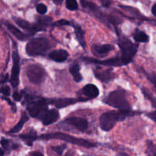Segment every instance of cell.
<instances>
[{"label": "cell", "mask_w": 156, "mask_h": 156, "mask_svg": "<svg viewBox=\"0 0 156 156\" xmlns=\"http://www.w3.org/2000/svg\"><path fill=\"white\" fill-rule=\"evenodd\" d=\"M65 122L73 125L81 132H85L88 125V121L85 119L80 117H70L65 119Z\"/></svg>", "instance_id": "cell-11"}, {"label": "cell", "mask_w": 156, "mask_h": 156, "mask_svg": "<svg viewBox=\"0 0 156 156\" xmlns=\"http://www.w3.org/2000/svg\"><path fill=\"white\" fill-rule=\"evenodd\" d=\"M82 91H83L84 95H85L89 99H94L99 95L98 88L95 85L91 84H88L85 86L82 89Z\"/></svg>", "instance_id": "cell-16"}, {"label": "cell", "mask_w": 156, "mask_h": 156, "mask_svg": "<svg viewBox=\"0 0 156 156\" xmlns=\"http://www.w3.org/2000/svg\"><path fill=\"white\" fill-rule=\"evenodd\" d=\"M83 61H88L90 63H94V64H100V65H105V66H114V67H120V66L126 65L124 61H123L121 58H111V59L104 60V61H101V60L94 59L91 58H82Z\"/></svg>", "instance_id": "cell-10"}, {"label": "cell", "mask_w": 156, "mask_h": 156, "mask_svg": "<svg viewBox=\"0 0 156 156\" xmlns=\"http://www.w3.org/2000/svg\"><path fill=\"white\" fill-rule=\"evenodd\" d=\"M29 156H44L41 151H33L29 153Z\"/></svg>", "instance_id": "cell-32"}, {"label": "cell", "mask_w": 156, "mask_h": 156, "mask_svg": "<svg viewBox=\"0 0 156 156\" xmlns=\"http://www.w3.org/2000/svg\"><path fill=\"white\" fill-rule=\"evenodd\" d=\"M54 26H63V25H70V22L69 21H66V20H59L56 22H55L54 24H53Z\"/></svg>", "instance_id": "cell-29"}, {"label": "cell", "mask_w": 156, "mask_h": 156, "mask_svg": "<svg viewBox=\"0 0 156 156\" xmlns=\"http://www.w3.org/2000/svg\"><path fill=\"white\" fill-rule=\"evenodd\" d=\"M66 148V145L65 144H63V145H57V146L52 147L51 150L57 156H62Z\"/></svg>", "instance_id": "cell-26"}, {"label": "cell", "mask_w": 156, "mask_h": 156, "mask_svg": "<svg viewBox=\"0 0 156 156\" xmlns=\"http://www.w3.org/2000/svg\"><path fill=\"white\" fill-rule=\"evenodd\" d=\"M12 60H13V66L11 73L10 82L13 87H17L19 83V73H20V64H19V55L16 50L12 54Z\"/></svg>", "instance_id": "cell-8"}, {"label": "cell", "mask_w": 156, "mask_h": 156, "mask_svg": "<svg viewBox=\"0 0 156 156\" xmlns=\"http://www.w3.org/2000/svg\"><path fill=\"white\" fill-rule=\"evenodd\" d=\"M75 33H76V38H77L78 41H79V44L82 45V47L84 49H85V38H84V35H85V32L82 30V28L79 25L75 26Z\"/></svg>", "instance_id": "cell-23"}, {"label": "cell", "mask_w": 156, "mask_h": 156, "mask_svg": "<svg viewBox=\"0 0 156 156\" xmlns=\"http://www.w3.org/2000/svg\"><path fill=\"white\" fill-rule=\"evenodd\" d=\"M69 53L65 50H53L49 54V58L56 62H63L68 58Z\"/></svg>", "instance_id": "cell-14"}, {"label": "cell", "mask_w": 156, "mask_h": 156, "mask_svg": "<svg viewBox=\"0 0 156 156\" xmlns=\"http://www.w3.org/2000/svg\"><path fill=\"white\" fill-rule=\"evenodd\" d=\"M118 44L121 50L120 58L124 61L125 64H128L133 61V58L138 50V44H133L132 41L123 35H119Z\"/></svg>", "instance_id": "cell-3"}, {"label": "cell", "mask_w": 156, "mask_h": 156, "mask_svg": "<svg viewBox=\"0 0 156 156\" xmlns=\"http://www.w3.org/2000/svg\"><path fill=\"white\" fill-rule=\"evenodd\" d=\"M38 139H43V140H50V139H58L62 140L64 142H69V143L73 144V145H78V146L84 147V148H91L97 146V143L95 142H90L86 139H81V138L75 137V136H70L68 134H64L62 132H55L50 133V134L41 135L38 137Z\"/></svg>", "instance_id": "cell-2"}, {"label": "cell", "mask_w": 156, "mask_h": 156, "mask_svg": "<svg viewBox=\"0 0 156 156\" xmlns=\"http://www.w3.org/2000/svg\"><path fill=\"white\" fill-rule=\"evenodd\" d=\"M114 46L111 44H94L91 47V50L95 56H103L114 50Z\"/></svg>", "instance_id": "cell-13"}, {"label": "cell", "mask_w": 156, "mask_h": 156, "mask_svg": "<svg viewBox=\"0 0 156 156\" xmlns=\"http://www.w3.org/2000/svg\"><path fill=\"white\" fill-rule=\"evenodd\" d=\"M95 76L102 82H108L113 78V75L110 70H104V71H94Z\"/></svg>", "instance_id": "cell-21"}, {"label": "cell", "mask_w": 156, "mask_h": 156, "mask_svg": "<svg viewBox=\"0 0 156 156\" xmlns=\"http://www.w3.org/2000/svg\"><path fill=\"white\" fill-rule=\"evenodd\" d=\"M52 1H53L54 3H56V4L59 5V4H61L63 0H52Z\"/></svg>", "instance_id": "cell-37"}, {"label": "cell", "mask_w": 156, "mask_h": 156, "mask_svg": "<svg viewBox=\"0 0 156 156\" xmlns=\"http://www.w3.org/2000/svg\"><path fill=\"white\" fill-rule=\"evenodd\" d=\"M12 97H13V99H15V101H20L21 99L22 96H21V94L20 93L15 91V92H14L13 94H12Z\"/></svg>", "instance_id": "cell-31"}, {"label": "cell", "mask_w": 156, "mask_h": 156, "mask_svg": "<svg viewBox=\"0 0 156 156\" xmlns=\"http://www.w3.org/2000/svg\"><path fill=\"white\" fill-rule=\"evenodd\" d=\"M74 152H73V151H69L68 153H66V156H73Z\"/></svg>", "instance_id": "cell-38"}, {"label": "cell", "mask_w": 156, "mask_h": 156, "mask_svg": "<svg viewBox=\"0 0 156 156\" xmlns=\"http://www.w3.org/2000/svg\"><path fill=\"white\" fill-rule=\"evenodd\" d=\"M148 156H156V143L148 142L147 143Z\"/></svg>", "instance_id": "cell-25"}, {"label": "cell", "mask_w": 156, "mask_h": 156, "mask_svg": "<svg viewBox=\"0 0 156 156\" xmlns=\"http://www.w3.org/2000/svg\"><path fill=\"white\" fill-rule=\"evenodd\" d=\"M102 6H105V7H109L110 5H111V1L110 0H101V1Z\"/></svg>", "instance_id": "cell-33"}, {"label": "cell", "mask_w": 156, "mask_h": 156, "mask_svg": "<svg viewBox=\"0 0 156 156\" xmlns=\"http://www.w3.org/2000/svg\"><path fill=\"white\" fill-rule=\"evenodd\" d=\"M27 120H28V116H27V115L26 114V113H23L22 115H21V119H20L19 122H18V123H17L16 125H15V126H14L13 128H12V129L9 132V133L15 134V133L19 132L22 129L23 125H24V123H25Z\"/></svg>", "instance_id": "cell-20"}, {"label": "cell", "mask_w": 156, "mask_h": 156, "mask_svg": "<svg viewBox=\"0 0 156 156\" xmlns=\"http://www.w3.org/2000/svg\"><path fill=\"white\" fill-rule=\"evenodd\" d=\"M147 116H149V118H151V119H153V120L155 121V122H156V111L149 113V114H148Z\"/></svg>", "instance_id": "cell-34"}, {"label": "cell", "mask_w": 156, "mask_h": 156, "mask_svg": "<svg viewBox=\"0 0 156 156\" xmlns=\"http://www.w3.org/2000/svg\"><path fill=\"white\" fill-rule=\"evenodd\" d=\"M79 70H80V67L78 64H73V65L70 66L69 72L76 82H80L82 79V76Z\"/></svg>", "instance_id": "cell-22"}, {"label": "cell", "mask_w": 156, "mask_h": 156, "mask_svg": "<svg viewBox=\"0 0 156 156\" xmlns=\"http://www.w3.org/2000/svg\"><path fill=\"white\" fill-rule=\"evenodd\" d=\"M152 14H153V15H155V16L156 17V4L154 5L153 7H152Z\"/></svg>", "instance_id": "cell-35"}, {"label": "cell", "mask_w": 156, "mask_h": 156, "mask_svg": "<svg viewBox=\"0 0 156 156\" xmlns=\"http://www.w3.org/2000/svg\"><path fill=\"white\" fill-rule=\"evenodd\" d=\"M66 8L71 11H74L78 9V3L76 0H66Z\"/></svg>", "instance_id": "cell-27"}, {"label": "cell", "mask_w": 156, "mask_h": 156, "mask_svg": "<svg viewBox=\"0 0 156 156\" xmlns=\"http://www.w3.org/2000/svg\"><path fill=\"white\" fill-rule=\"evenodd\" d=\"M14 20L16 22V24L19 26L21 28L24 29V30L30 32V34H34L36 32H39V31L44 30L45 26L43 25L39 21L36 23V24H30L28 21H25L24 19H21L20 18H14Z\"/></svg>", "instance_id": "cell-9"}, {"label": "cell", "mask_w": 156, "mask_h": 156, "mask_svg": "<svg viewBox=\"0 0 156 156\" xmlns=\"http://www.w3.org/2000/svg\"><path fill=\"white\" fill-rule=\"evenodd\" d=\"M48 100L44 99H37L36 101H30V106L27 107V110L30 116L34 118L42 119L44 115L47 111Z\"/></svg>", "instance_id": "cell-7"}, {"label": "cell", "mask_w": 156, "mask_h": 156, "mask_svg": "<svg viewBox=\"0 0 156 156\" xmlns=\"http://www.w3.org/2000/svg\"><path fill=\"white\" fill-rule=\"evenodd\" d=\"M133 38L137 42L142 43H146L149 40V37L145 32L138 30V29H136L135 33L133 34Z\"/></svg>", "instance_id": "cell-24"}, {"label": "cell", "mask_w": 156, "mask_h": 156, "mask_svg": "<svg viewBox=\"0 0 156 156\" xmlns=\"http://www.w3.org/2000/svg\"><path fill=\"white\" fill-rule=\"evenodd\" d=\"M59 112L56 110H55V109H53V110H47L45 114L44 115V116L42 117L41 120H42V122L44 125H48L53 123V122H56L59 119Z\"/></svg>", "instance_id": "cell-12"}, {"label": "cell", "mask_w": 156, "mask_h": 156, "mask_svg": "<svg viewBox=\"0 0 156 156\" xmlns=\"http://www.w3.org/2000/svg\"><path fill=\"white\" fill-rule=\"evenodd\" d=\"M1 92L4 96H8L10 95V88L8 86H3L1 88Z\"/></svg>", "instance_id": "cell-30"}, {"label": "cell", "mask_w": 156, "mask_h": 156, "mask_svg": "<svg viewBox=\"0 0 156 156\" xmlns=\"http://www.w3.org/2000/svg\"><path fill=\"white\" fill-rule=\"evenodd\" d=\"M8 77H9V76H8V74H6L5 76H4V77H3V79L2 80V84H3V83L4 82H5V81H7V80H8Z\"/></svg>", "instance_id": "cell-36"}, {"label": "cell", "mask_w": 156, "mask_h": 156, "mask_svg": "<svg viewBox=\"0 0 156 156\" xmlns=\"http://www.w3.org/2000/svg\"><path fill=\"white\" fill-rule=\"evenodd\" d=\"M79 100L76 99H72V98H63V99H55V100H53L50 103L56 106V108H63V107L67 106L76 103Z\"/></svg>", "instance_id": "cell-18"}, {"label": "cell", "mask_w": 156, "mask_h": 156, "mask_svg": "<svg viewBox=\"0 0 156 156\" xmlns=\"http://www.w3.org/2000/svg\"><path fill=\"white\" fill-rule=\"evenodd\" d=\"M50 49V42L45 38H37L30 40L26 45V52L29 56L44 55Z\"/></svg>", "instance_id": "cell-5"}, {"label": "cell", "mask_w": 156, "mask_h": 156, "mask_svg": "<svg viewBox=\"0 0 156 156\" xmlns=\"http://www.w3.org/2000/svg\"><path fill=\"white\" fill-rule=\"evenodd\" d=\"M104 102L119 110H130V106L126 100V92L124 90H114L111 92L106 99H104Z\"/></svg>", "instance_id": "cell-4"}, {"label": "cell", "mask_w": 156, "mask_h": 156, "mask_svg": "<svg viewBox=\"0 0 156 156\" xmlns=\"http://www.w3.org/2000/svg\"><path fill=\"white\" fill-rule=\"evenodd\" d=\"M120 156H129V155L128 154H126V153H125V152H121L120 154Z\"/></svg>", "instance_id": "cell-39"}, {"label": "cell", "mask_w": 156, "mask_h": 156, "mask_svg": "<svg viewBox=\"0 0 156 156\" xmlns=\"http://www.w3.org/2000/svg\"><path fill=\"white\" fill-rule=\"evenodd\" d=\"M37 12L39 14L44 15V14L47 12V8L45 5L39 4L37 6Z\"/></svg>", "instance_id": "cell-28"}, {"label": "cell", "mask_w": 156, "mask_h": 156, "mask_svg": "<svg viewBox=\"0 0 156 156\" xmlns=\"http://www.w3.org/2000/svg\"><path fill=\"white\" fill-rule=\"evenodd\" d=\"M29 81L34 84H39L44 80L46 71L44 67L40 64H30L26 70Z\"/></svg>", "instance_id": "cell-6"}, {"label": "cell", "mask_w": 156, "mask_h": 156, "mask_svg": "<svg viewBox=\"0 0 156 156\" xmlns=\"http://www.w3.org/2000/svg\"><path fill=\"white\" fill-rule=\"evenodd\" d=\"M5 25L6 26L8 30L17 38V39L20 40V41H24V40L27 39L28 38V35H25L24 32H21L20 29H18V28H16L15 26H14L13 24H10L9 22L5 23Z\"/></svg>", "instance_id": "cell-15"}, {"label": "cell", "mask_w": 156, "mask_h": 156, "mask_svg": "<svg viewBox=\"0 0 156 156\" xmlns=\"http://www.w3.org/2000/svg\"><path fill=\"white\" fill-rule=\"evenodd\" d=\"M1 145H2V149L4 150L5 153H9L12 150H16L19 148L18 144L13 143L11 142L9 139H4L2 138L1 139Z\"/></svg>", "instance_id": "cell-19"}, {"label": "cell", "mask_w": 156, "mask_h": 156, "mask_svg": "<svg viewBox=\"0 0 156 156\" xmlns=\"http://www.w3.org/2000/svg\"><path fill=\"white\" fill-rule=\"evenodd\" d=\"M133 112L131 110H119L109 111L103 113L99 119L100 127L103 131L108 132L112 129L119 121H122L129 116H133Z\"/></svg>", "instance_id": "cell-1"}, {"label": "cell", "mask_w": 156, "mask_h": 156, "mask_svg": "<svg viewBox=\"0 0 156 156\" xmlns=\"http://www.w3.org/2000/svg\"><path fill=\"white\" fill-rule=\"evenodd\" d=\"M19 137L28 146H32L34 142L38 139L37 134V132L34 129H31L29 132L26 133V134L21 135V136H19Z\"/></svg>", "instance_id": "cell-17"}]
</instances>
